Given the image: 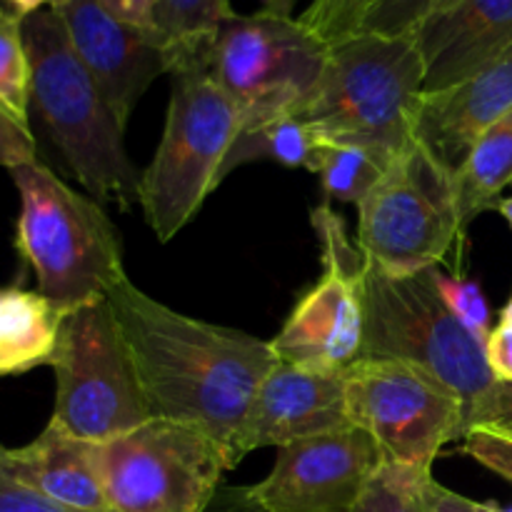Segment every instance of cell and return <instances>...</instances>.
<instances>
[{"label": "cell", "mask_w": 512, "mask_h": 512, "mask_svg": "<svg viewBox=\"0 0 512 512\" xmlns=\"http://www.w3.org/2000/svg\"><path fill=\"white\" fill-rule=\"evenodd\" d=\"M108 303L153 418L193 425L235 455L250 403L280 363L270 340L178 313L130 278L110 290Z\"/></svg>", "instance_id": "6da1fadb"}, {"label": "cell", "mask_w": 512, "mask_h": 512, "mask_svg": "<svg viewBox=\"0 0 512 512\" xmlns=\"http://www.w3.org/2000/svg\"><path fill=\"white\" fill-rule=\"evenodd\" d=\"M323 253L353 275L363 305L360 360H398L473 405L495 385L485 340L465 328L440 290V270L393 275L375 265L345 230L343 218L323 203L310 213Z\"/></svg>", "instance_id": "7a4b0ae2"}, {"label": "cell", "mask_w": 512, "mask_h": 512, "mask_svg": "<svg viewBox=\"0 0 512 512\" xmlns=\"http://www.w3.org/2000/svg\"><path fill=\"white\" fill-rule=\"evenodd\" d=\"M30 58V110L63 163L98 203H138L140 173L125 153V128L73 50L58 10L23 20Z\"/></svg>", "instance_id": "3957f363"}, {"label": "cell", "mask_w": 512, "mask_h": 512, "mask_svg": "<svg viewBox=\"0 0 512 512\" xmlns=\"http://www.w3.org/2000/svg\"><path fill=\"white\" fill-rule=\"evenodd\" d=\"M20 195L15 250L63 313L98 303L128 278L123 240L103 203L70 188L40 160L10 170Z\"/></svg>", "instance_id": "277c9868"}, {"label": "cell", "mask_w": 512, "mask_h": 512, "mask_svg": "<svg viewBox=\"0 0 512 512\" xmlns=\"http://www.w3.org/2000/svg\"><path fill=\"white\" fill-rule=\"evenodd\" d=\"M425 60L413 35L363 33L333 45L303 115L328 143L395 158L413 140Z\"/></svg>", "instance_id": "5b68a950"}, {"label": "cell", "mask_w": 512, "mask_h": 512, "mask_svg": "<svg viewBox=\"0 0 512 512\" xmlns=\"http://www.w3.org/2000/svg\"><path fill=\"white\" fill-rule=\"evenodd\" d=\"M163 138L140 173L138 205L160 243L173 240L223 183V165L243 125L240 108L215 83L205 58L170 70Z\"/></svg>", "instance_id": "8992f818"}, {"label": "cell", "mask_w": 512, "mask_h": 512, "mask_svg": "<svg viewBox=\"0 0 512 512\" xmlns=\"http://www.w3.org/2000/svg\"><path fill=\"white\" fill-rule=\"evenodd\" d=\"M50 423L85 443H108L153 418L108 298L65 313L53 358Z\"/></svg>", "instance_id": "52a82bcc"}, {"label": "cell", "mask_w": 512, "mask_h": 512, "mask_svg": "<svg viewBox=\"0 0 512 512\" xmlns=\"http://www.w3.org/2000/svg\"><path fill=\"white\" fill-rule=\"evenodd\" d=\"M95 465L113 512H205L238 468L213 435L165 418L95 445Z\"/></svg>", "instance_id": "ba28073f"}, {"label": "cell", "mask_w": 512, "mask_h": 512, "mask_svg": "<svg viewBox=\"0 0 512 512\" xmlns=\"http://www.w3.org/2000/svg\"><path fill=\"white\" fill-rule=\"evenodd\" d=\"M355 208L358 248L393 275L435 268L463 233L455 173L415 138Z\"/></svg>", "instance_id": "9c48e42d"}, {"label": "cell", "mask_w": 512, "mask_h": 512, "mask_svg": "<svg viewBox=\"0 0 512 512\" xmlns=\"http://www.w3.org/2000/svg\"><path fill=\"white\" fill-rule=\"evenodd\" d=\"M330 45L303 20L258 10L235 15L218 30L205 53L215 83L240 108L243 123L300 113L313 95Z\"/></svg>", "instance_id": "30bf717a"}, {"label": "cell", "mask_w": 512, "mask_h": 512, "mask_svg": "<svg viewBox=\"0 0 512 512\" xmlns=\"http://www.w3.org/2000/svg\"><path fill=\"white\" fill-rule=\"evenodd\" d=\"M348 415L388 463L433 470L440 450L465 438L468 405L398 360H358L345 370Z\"/></svg>", "instance_id": "8fae6325"}, {"label": "cell", "mask_w": 512, "mask_h": 512, "mask_svg": "<svg viewBox=\"0 0 512 512\" xmlns=\"http://www.w3.org/2000/svg\"><path fill=\"white\" fill-rule=\"evenodd\" d=\"M380 460L375 440L353 425L278 448L273 470L250 493L270 512H348Z\"/></svg>", "instance_id": "7c38bea8"}, {"label": "cell", "mask_w": 512, "mask_h": 512, "mask_svg": "<svg viewBox=\"0 0 512 512\" xmlns=\"http://www.w3.org/2000/svg\"><path fill=\"white\" fill-rule=\"evenodd\" d=\"M58 13L70 45L125 128L153 80L170 73L168 48L155 33L120 23L98 0H68Z\"/></svg>", "instance_id": "4fadbf2b"}, {"label": "cell", "mask_w": 512, "mask_h": 512, "mask_svg": "<svg viewBox=\"0 0 512 512\" xmlns=\"http://www.w3.org/2000/svg\"><path fill=\"white\" fill-rule=\"evenodd\" d=\"M353 428L343 373L300 368L280 360L250 403L235 455L240 460L258 448H285L315 435Z\"/></svg>", "instance_id": "5bb4252c"}, {"label": "cell", "mask_w": 512, "mask_h": 512, "mask_svg": "<svg viewBox=\"0 0 512 512\" xmlns=\"http://www.w3.org/2000/svg\"><path fill=\"white\" fill-rule=\"evenodd\" d=\"M283 363L343 373L363 350V305L338 258L323 253V278L305 290L280 333L270 340Z\"/></svg>", "instance_id": "9a60e30c"}, {"label": "cell", "mask_w": 512, "mask_h": 512, "mask_svg": "<svg viewBox=\"0 0 512 512\" xmlns=\"http://www.w3.org/2000/svg\"><path fill=\"white\" fill-rule=\"evenodd\" d=\"M512 110V53L440 90H423L413 138L448 170H458L475 140Z\"/></svg>", "instance_id": "2e32d148"}, {"label": "cell", "mask_w": 512, "mask_h": 512, "mask_svg": "<svg viewBox=\"0 0 512 512\" xmlns=\"http://www.w3.org/2000/svg\"><path fill=\"white\" fill-rule=\"evenodd\" d=\"M410 35L425 60V90L448 88L512 53V0H460Z\"/></svg>", "instance_id": "e0dca14e"}, {"label": "cell", "mask_w": 512, "mask_h": 512, "mask_svg": "<svg viewBox=\"0 0 512 512\" xmlns=\"http://www.w3.org/2000/svg\"><path fill=\"white\" fill-rule=\"evenodd\" d=\"M0 458L15 480L55 503L75 510L113 512L95 465V443L73 438L48 423L33 443L13 450L0 448Z\"/></svg>", "instance_id": "ac0fdd59"}, {"label": "cell", "mask_w": 512, "mask_h": 512, "mask_svg": "<svg viewBox=\"0 0 512 512\" xmlns=\"http://www.w3.org/2000/svg\"><path fill=\"white\" fill-rule=\"evenodd\" d=\"M63 320L40 290L0 285V378L53 365Z\"/></svg>", "instance_id": "d6986e66"}, {"label": "cell", "mask_w": 512, "mask_h": 512, "mask_svg": "<svg viewBox=\"0 0 512 512\" xmlns=\"http://www.w3.org/2000/svg\"><path fill=\"white\" fill-rule=\"evenodd\" d=\"M512 183V110L490 125L460 168L455 170V193L463 230L485 210L498 205L500 193Z\"/></svg>", "instance_id": "ffe728a7"}, {"label": "cell", "mask_w": 512, "mask_h": 512, "mask_svg": "<svg viewBox=\"0 0 512 512\" xmlns=\"http://www.w3.org/2000/svg\"><path fill=\"white\" fill-rule=\"evenodd\" d=\"M320 143L323 138L318 130L298 113H280L255 123H243L223 165V178H228L238 165L255 163V160H273L285 168H303L315 173Z\"/></svg>", "instance_id": "44dd1931"}, {"label": "cell", "mask_w": 512, "mask_h": 512, "mask_svg": "<svg viewBox=\"0 0 512 512\" xmlns=\"http://www.w3.org/2000/svg\"><path fill=\"white\" fill-rule=\"evenodd\" d=\"M235 15L230 0H160L155 33L175 65L188 58H205L218 30Z\"/></svg>", "instance_id": "7402d4cb"}, {"label": "cell", "mask_w": 512, "mask_h": 512, "mask_svg": "<svg viewBox=\"0 0 512 512\" xmlns=\"http://www.w3.org/2000/svg\"><path fill=\"white\" fill-rule=\"evenodd\" d=\"M393 158L350 143H320L318 170L325 203L358 205L370 193Z\"/></svg>", "instance_id": "603a6c76"}, {"label": "cell", "mask_w": 512, "mask_h": 512, "mask_svg": "<svg viewBox=\"0 0 512 512\" xmlns=\"http://www.w3.org/2000/svg\"><path fill=\"white\" fill-rule=\"evenodd\" d=\"M433 470L380 460L363 493L348 512H430L428 483Z\"/></svg>", "instance_id": "cb8c5ba5"}, {"label": "cell", "mask_w": 512, "mask_h": 512, "mask_svg": "<svg viewBox=\"0 0 512 512\" xmlns=\"http://www.w3.org/2000/svg\"><path fill=\"white\" fill-rule=\"evenodd\" d=\"M0 105L15 120L30 118V58L25 45L23 18L0 8Z\"/></svg>", "instance_id": "d4e9b609"}, {"label": "cell", "mask_w": 512, "mask_h": 512, "mask_svg": "<svg viewBox=\"0 0 512 512\" xmlns=\"http://www.w3.org/2000/svg\"><path fill=\"white\" fill-rule=\"evenodd\" d=\"M378 0H313L300 15L305 28L313 30L325 45H338L363 30Z\"/></svg>", "instance_id": "484cf974"}, {"label": "cell", "mask_w": 512, "mask_h": 512, "mask_svg": "<svg viewBox=\"0 0 512 512\" xmlns=\"http://www.w3.org/2000/svg\"><path fill=\"white\" fill-rule=\"evenodd\" d=\"M460 0H378L363 30L383 35H410L433 15L445 13ZM360 30V33H363Z\"/></svg>", "instance_id": "4316f807"}, {"label": "cell", "mask_w": 512, "mask_h": 512, "mask_svg": "<svg viewBox=\"0 0 512 512\" xmlns=\"http://www.w3.org/2000/svg\"><path fill=\"white\" fill-rule=\"evenodd\" d=\"M440 290H443L445 303L453 310L455 318H458L465 328L473 330L480 340H488L490 330L493 328H490L488 300H485L480 285L473 283V280L448 278V275L440 273Z\"/></svg>", "instance_id": "83f0119b"}, {"label": "cell", "mask_w": 512, "mask_h": 512, "mask_svg": "<svg viewBox=\"0 0 512 512\" xmlns=\"http://www.w3.org/2000/svg\"><path fill=\"white\" fill-rule=\"evenodd\" d=\"M463 450L468 458L512 483V433L495 428H473L465 433Z\"/></svg>", "instance_id": "f1b7e54d"}, {"label": "cell", "mask_w": 512, "mask_h": 512, "mask_svg": "<svg viewBox=\"0 0 512 512\" xmlns=\"http://www.w3.org/2000/svg\"><path fill=\"white\" fill-rule=\"evenodd\" d=\"M465 425H468V430L495 428L512 433V383L495 380L493 388L470 405L468 413H465Z\"/></svg>", "instance_id": "f546056e"}, {"label": "cell", "mask_w": 512, "mask_h": 512, "mask_svg": "<svg viewBox=\"0 0 512 512\" xmlns=\"http://www.w3.org/2000/svg\"><path fill=\"white\" fill-rule=\"evenodd\" d=\"M3 448V445H0ZM0 512H88L60 505L45 495L35 493L33 488L23 485L8 473L0 458Z\"/></svg>", "instance_id": "4dcf8cb0"}, {"label": "cell", "mask_w": 512, "mask_h": 512, "mask_svg": "<svg viewBox=\"0 0 512 512\" xmlns=\"http://www.w3.org/2000/svg\"><path fill=\"white\" fill-rule=\"evenodd\" d=\"M38 160V148L30 133V125L15 120L8 110L0 105V165L8 170L18 165L35 163Z\"/></svg>", "instance_id": "1f68e13d"}, {"label": "cell", "mask_w": 512, "mask_h": 512, "mask_svg": "<svg viewBox=\"0 0 512 512\" xmlns=\"http://www.w3.org/2000/svg\"><path fill=\"white\" fill-rule=\"evenodd\" d=\"M485 355H488L490 373L498 383H512V323L500 320L498 328L490 330L485 340Z\"/></svg>", "instance_id": "d6a6232c"}, {"label": "cell", "mask_w": 512, "mask_h": 512, "mask_svg": "<svg viewBox=\"0 0 512 512\" xmlns=\"http://www.w3.org/2000/svg\"><path fill=\"white\" fill-rule=\"evenodd\" d=\"M98 3L120 23L155 33V15H158L160 0H98Z\"/></svg>", "instance_id": "836d02e7"}, {"label": "cell", "mask_w": 512, "mask_h": 512, "mask_svg": "<svg viewBox=\"0 0 512 512\" xmlns=\"http://www.w3.org/2000/svg\"><path fill=\"white\" fill-rule=\"evenodd\" d=\"M428 508L430 512H500L495 505L475 503V500L445 488L435 478L428 483Z\"/></svg>", "instance_id": "e575fe53"}, {"label": "cell", "mask_w": 512, "mask_h": 512, "mask_svg": "<svg viewBox=\"0 0 512 512\" xmlns=\"http://www.w3.org/2000/svg\"><path fill=\"white\" fill-rule=\"evenodd\" d=\"M205 512H270L250 493V485H220Z\"/></svg>", "instance_id": "d590c367"}, {"label": "cell", "mask_w": 512, "mask_h": 512, "mask_svg": "<svg viewBox=\"0 0 512 512\" xmlns=\"http://www.w3.org/2000/svg\"><path fill=\"white\" fill-rule=\"evenodd\" d=\"M68 0H3V8L13 10L20 18H30V15L40 13V10H60Z\"/></svg>", "instance_id": "8d00e7d4"}, {"label": "cell", "mask_w": 512, "mask_h": 512, "mask_svg": "<svg viewBox=\"0 0 512 512\" xmlns=\"http://www.w3.org/2000/svg\"><path fill=\"white\" fill-rule=\"evenodd\" d=\"M298 3L300 0H263L260 10H265V13H273V15H293L295 5Z\"/></svg>", "instance_id": "74e56055"}, {"label": "cell", "mask_w": 512, "mask_h": 512, "mask_svg": "<svg viewBox=\"0 0 512 512\" xmlns=\"http://www.w3.org/2000/svg\"><path fill=\"white\" fill-rule=\"evenodd\" d=\"M495 210H498V213L508 220V225L512 228V195L510 198H500L498 205H495Z\"/></svg>", "instance_id": "f35d334b"}, {"label": "cell", "mask_w": 512, "mask_h": 512, "mask_svg": "<svg viewBox=\"0 0 512 512\" xmlns=\"http://www.w3.org/2000/svg\"><path fill=\"white\" fill-rule=\"evenodd\" d=\"M500 320H510V323H512V298L508 300V305L503 308V315H500Z\"/></svg>", "instance_id": "ab89813d"}, {"label": "cell", "mask_w": 512, "mask_h": 512, "mask_svg": "<svg viewBox=\"0 0 512 512\" xmlns=\"http://www.w3.org/2000/svg\"><path fill=\"white\" fill-rule=\"evenodd\" d=\"M500 512H512V510H500Z\"/></svg>", "instance_id": "60d3db41"}]
</instances>
